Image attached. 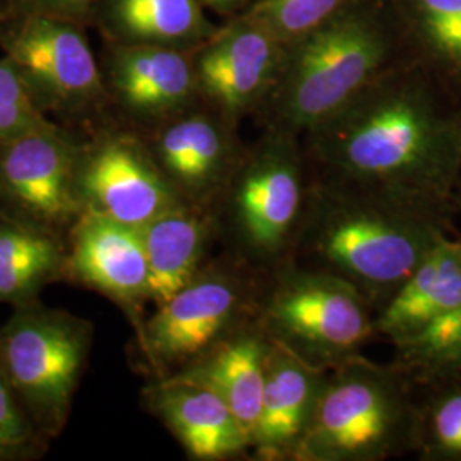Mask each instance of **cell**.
<instances>
[{
	"mask_svg": "<svg viewBox=\"0 0 461 461\" xmlns=\"http://www.w3.org/2000/svg\"><path fill=\"white\" fill-rule=\"evenodd\" d=\"M308 135L312 178L456 211L461 115L420 79L381 74Z\"/></svg>",
	"mask_w": 461,
	"mask_h": 461,
	"instance_id": "6da1fadb",
	"label": "cell"
},
{
	"mask_svg": "<svg viewBox=\"0 0 461 461\" xmlns=\"http://www.w3.org/2000/svg\"><path fill=\"white\" fill-rule=\"evenodd\" d=\"M455 209L310 176L291 264L350 282L378 313L443 238Z\"/></svg>",
	"mask_w": 461,
	"mask_h": 461,
	"instance_id": "7a4b0ae2",
	"label": "cell"
},
{
	"mask_svg": "<svg viewBox=\"0 0 461 461\" xmlns=\"http://www.w3.org/2000/svg\"><path fill=\"white\" fill-rule=\"evenodd\" d=\"M415 386L395 363L361 354L330 367L296 461H383L417 451Z\"/></svg>",
	"mask_w": 461,
	"mask_h": 461,
	"instance_id": "3957f363",
	"label": "cell"
},
{
	"mask_svg": "<svg viewBox=\"0 0 461 461\" xmlns=\"http://www.w3.org/2000/svg\"><path fill=\"white\" fill-rule=\"evenodd\" d=\"M267 96L272 132H310L383 72L388 40L363 13L331 17L297 40Z\"/></svg>",
	"mask_w": 461,
	"mask_h": 461,
	"instance_id": "277c9868",
	"label": "cell"
},
{
	"mask_svg": "<svg viewBox=\"0 0 461 461\" xmlns=\"http://www.w3.org/2000/svg\"><path fill=\"white\" fill-rule=\"evenodd\" d=\"M255 318L274 342L323 369L359 356L376 335V312L350 282L291 262L258 276Z\"/></svg>",
	"mask_w": 461,
	"mask_h": 461,
	"instance_id": "5b68a950",
	"label": "cell"
},
{
	"mask_svg": "<svg viewBox=\"0 0 461 461\" xmlns=\"http://www.w3.org/2000/svg\"><path fill=\"white\" fill-rule=\"evenodd\" d=\"M308 185L293 135L270 132L262 146L240 159L219 197L238 264L262 276L289 262Z\"/></svg>",
	"mask_w": 461,
	"mask_h": 461,
	"instance_id": "8992f818",
	"label": "cell"
},
{
	"mask_svg": "<svg viewBox=\"0 0 461 461\" xmlns=\"http://www.w3.org/2000/svg\"><path fill=\"white\" fill-rule=\"evenodd\" d=\"M258 276L245 265L203 267L188 285L156 308L142 346L159 367L186 366L255 316Z\"/></svg>",
	"mask_w": 461,
	"mask_h": 461,
	"instance_id": "52a82bcc",
	"label": "cell"
},
{
	"mask_svg": "<svg viewBox=\"0 0 461 461\" xmlns=\"http://www.w3.org/2000/svg\"><path fill=\"white\" fill-rule=\"evenodd\" d=\"M87 348V333L67 316L23 313L2 330L0 367L26 409L59 428L66 420Z\"/></svg>",
	"mask_w": 461,
	"mask_h": 461,
	"instance_id": "ba28073f",
	"label": "cell"
},
{
	"mask_svg": "<svg viewBox=\"0 0 461 461\" xmlns=\"http://www.w3.org/2000/svg\"><path fill=\"white\" fill-rule=\"evenodd\" d=\"M0 47L41 110L83 108L103 91L95 53L77 23L33 14L7 17L0 21Z\"/></svg>",
	"mask_w": 461,
	"mask_h": 461,
	"instance_id": "9c48e42d",
	"label": "cell"
},
{
	"mask_svg": "<svg viewBox=\"0 0 461 461\" xmlns=\"http://www.w3.org/2000/svg\"><path fill=\"white\" fill-rule=\"evenodd\" d=\"M84 211L142 228L158 215L188 203L154 156L129 135L104 137L77 166Z\"/></svg>",
	"mask_w": 461,
	"mask_h": 461,
	"instance_id": "30bf717a",
	"label": "cell"
},
{
	"mask_svg": "<svg viewBox=\"0 0 461 461\" xmlns=\"http://www.w3.org/2000/svg\"><path fill=\"white\" fill-rule=\"evenodd\" d=\"M79 152L51 125L0 144V192L43 224H64L81 212Z\"/></svg>",
	"mask_w": 461,
	"mask_h": 461,
	"instance_id": "8fae6325",
	"label": "cell"
},
{
	"mask_svg": "<svg viewBox=\"0 0 461 461\" xmlns=\"http://www.w3.org/2000/svg\"><path fill=\"white\" fill-rule=\"evenodd\" d=\"M277 38L247 19L232 26L198 59V87L230 118L264 101L279 74Z\"/></svg>",
	"mask_w": 461,
	"mask_h": 461,
	"instance_id": "7c38bea8",
	"label": "cell"
},
{
	"mask_svg": "<svg viewBox=\"0 0 461 461\" xmlns=\"http://www.w3.org/2000/svg\"><path fill=\"white\" fill-rule=\"evenodd\" d=\"M327 369L274 342L265 381L262 412L253 434L255 460L296 461Z\"/></svg>",
	"mask_w": 461,
	"mask_h": 461,
	"instance_id": "4fadbf2b",
	"label": "cell"
},
{
	"mask_svg": "<svg viewBox=\"0 0 461 461\" xmlns=\"http://www.w3.org/2000/svg\"><path fill=\"white\" fill-rule=\"evenodd\" d=\"M148 402L192 460H230L249 455L247 429L209 386L171 375L149 388Z\"/></svg>",
	"mask_w": 461,
	"mask_h": 461,
	"instance_id": "5bb4252c",
	"label": "cell"
},
{
	"mask_svg": "<svg viewBox=\"0 0 461 461\" xmlns=\"http://www.w3.org/2000/svg\"><path fill=\"white\" fill-rule=\"evenodd\" d=\"M274 340L255 316L232 330L175 375L209 386L221 396L241 426L253 434L262 412L267 366Z\"/></svg>",
	"mask_w": 461,
	"mask_h": 461,
	"instance_id": "9a60e30c",
	"label": "cell"
},
{
	"mask_svg": "<svg viewBox=\"0 0 461 461\" xmlns=\"http://www.w3.org/2000/svg\"><path fill=\"white\" fill-rule=\"evenodd\" d=\"M72 268L79 279L123 304L149 299V265L139 228L84 211L74 232Z\"/></svg>",
	"mask_w": 461,
	"mask_h": 461,
	"instance_id": "2e32d148",
	"label": "cell"
},
{
	"mask_svg": "<svg viewBox=\"0 0 461 461\" xmlns=\"http://www.w3.org/2000/svg\"><path fill=\"white\" fill-rule=\"evenodd\" d=\"M156 161L185 202L205 207L221 197L240 159L214 118L183 116L156 140Z\"/></svg>",
	"mask_w": 461,
	"mask_h": 461,
	"instance_id": "e0dca14e",
	"label": "cell"
},
{
	"mask_svg": "<svg viewBox=\"0 0 461 461\" xmlns=\"http://www.w3.org/2000/svg\"><path fill=\"white\" fill-rule=\"evenodd\" d=\"M112 81L122 103L140 116L175 113L198 87L190 60L163 45H122L113 55Z\"/></svg>",
	"mask_w": 461,
	"mask_h": 461,
	"instance_id": "ac0fdd59",
	"label": "cell"
},
{
	"mask_svg": "<svg viewBox=\"0 0 461 461\" xmlns=\"http://www.w3.org/2000/svg\"><path fill=\"white\" fill-rule=\"evenodd\" d=\"M461 304V238H443L375 318L376 335L395 342Z\"/></svg>",
	"mask_w": 461,
	"mask_h": 461,
	"instance_id": "d6986e66",
	"label": "cell"
},
{
	"mask_svg": "<svg viewBox=\"0 0 461 461\" xmlns=\"http://www.w3.org/2000/svg\"><path fill=\"white\" fill-rule=\"evenodd\" d=\"M214 221L192 203H182L140 228L149 265V299L163 306L203 268L202 260Z\"/></svg>",
	"mask_w": 461,
	"mask_h": 461,
	"instance_id": "ffe728a7",
	"label": "cell"
},
{
	"mask_svg": "<svg viewBox=\"0 0 461 461\" xmlns=\"http://www.w3.org/2000/svg\"><path fill=\"white\" fill-rule=\"evenodd\" d=\"M110 33L127 45H163L190 41L205 33L197 0H101Z\"/></svg>",
	"mask_w": 461,
	"mask_h": 461,
	"instance_id": "44dd1931",
	"label": "cell"
},
{
	"mask_svg": "<svg viewBox=\"0 0 461 461\" xmlns=\"http://www.w3.org/2000/svg\"><path fill=\"white\" fill-rule=\"evenodd\" d=\"M395 361L417 386L461 375V304L426 327L392 342Z\"/></svg>",
	"mask_w": 461,
	"mask_h": 461,
	"instance_id": "7402d4cb",
	"label": "cell"
},
{
	"mask_svg": "<svg viewBox=\"0 0 461 461\" xmlns=\"http://www.w3.org/2000/svg\"><path fill=\"white\" fill-rule=\"evenodd\" d=\"M60 264V249L49 236L0 224V299L30 296Z\"/></svg>",
	"mask_w": 461,
	"mask_h": 461,
	"instance_id": "603a6c76",
	"label": "cell"
},
{
	"mask_svg": "<svg viewBox=\"0 0 461 461\" xmlns=\"http://www.w3.org/2000/svg\"><path fill=\"white\" fill-rule=\"evenodd\" d=\"M429 388L420 402L417 453L420 460L461 461V375Z\"/></svg>",
	"mask_w": 461,
	"mask_h": 461,
	"instance_id": "cb8c5ba5",
	"label": "cell"
},
{
	"mask_svg": "<svg viewBox=\"0 0 461 461\" xmlns=\"http://www.w3.org/2000/svg\"><path fill=\"white\" fill-rule=\"evenodd\" d=\"M347 0H258L248 19L262 24L277 40H299L340 14Z\"/></svg>",
	"mask_w": 461,
	"mask_h": 461,
	"instance_id": "d4e9b609",
	"label": "cell"
},
{
	"mask_svg": "<svg viewBox=\"0 0 461 461\" xmlns=\"http://www.w3.org/2000/svg\"><path fill=\"white\" fill-rule=\"evenodd\" d=\"M51 127L16 66L0 59V144Z\"/></svg>",
	"mask_w": 461,
	"mask_h": 461,
	"instance_id": "484cf974",
	"label": "cell"
},
{
	"mask_svg": "<svg viewBox=\"0 0 461 461\" xmlns=\"http://www.w3.org/2000/svg\"><path fill=\"white\" fill-rule=\"evenodd\" d=\"M434 51L461 74V0H415Z\"/></svg>",
	"mask_w": 461,
	"mask_h": 461,
	"instance_id": "4316f807",
	"label": "cell"
},
{
	"mask_svg": "<svg viewBox=\"0 0 461 461\" xmlns=\"http://www.w3.org/2000/svg\"><path fill=\"white\" fill-rule=\"evenodd\" d=\"M32 424L0 367V458H7L30 445Z\"/></svg>",
	"mask_w": 461,
	"mask_h": 461,
	"instance_id": "83f0119b",
	"label": "cell"
},
{
	"mask_svg": "<svg viewBox=\"0 0 461 461\" xmlns=\"http://www.w3.org/2000/svg\"><path fill=\"white\" fill-rule=\"evenodd\" d=\"M101 0H11L4 19L13 16H50L81 23V19L95 13Z\"/></svg>",
	"mask_w": 461,
	"mask_h": 461,
	"instance_id": "f1b7e54d",
	"label": "cell"
},
{
	"mask_svg": "<svg viewBox=\"0 0 461 461\" xmlns=\"http://www.w3.org/2000/svg\"><path fill=\"white\" fill-rule=\"evenodd\" d=\"M202 2L214 7L217 11H228L230 7H234L236 4H240L241 0H202Z\"/></svg>",
	"mask_w": 461,
	"mask_h": 461,
	"instance_id": "f546056e",
	"label": "cell"
},
{
	"mask_svg": "<svg viewBox=\"0 0 461 461\" xmlns=\"http://www.w3.org/2000/svg\"><path fill=\"white\" fill-rule=\"evenodd\" d=\"M9 4L11 0H0V21L5 17L7 11H9Z\"/></svg>",
	"mask_w": 461,
	"mask_h": 461,
	"instance_id": "4dcf8cb0",
	"label": "cell"
},
{
	"mask_svg": "<svg viewBox=\"0 0 461 461\" xmlns=\"http://www.w3.org/2000/svg\"><path fill=\"white\" fill-rule=\"evenodd\" d=\"M455 207H456V212H461V186L456 197H455Z\"/></svg>",
	"mask_w": 461,
	"mask_h": 461,
	"instance_id": "1f68e13d",
	"label": "cell"
}]
</instances>
